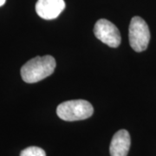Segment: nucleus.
Returning a JSON list of instances; mask_svg holds the SVG:
<instances>
[{
  "instance_id": "nucleus-2",
  "label": "nucleus",
  "mask_w": 156,
  "mask_h": 156,
  "mask_svg": "<svg viewBox=\"0 0 156 156\" xmlns=\"http://www.w3.org/2000/svg\"><path fill=\"white\" fill-rule=\"evenodd\" d=\"M93 113V106L85 100L67 101L59 104L56 108L58 117L66 122L86 120L92 116Z\"/></svg>"
},
{
  "instance_id": "nucleus-5",
  "label": "nucleus",
  "mask_w": 156,
  "mask_h": 156,
  "mask_svg": "<svg viewBox=\"0 0 156 156\" xmlns=\"http://www.w3.org/2000/svg\"><path fill=\"white\" fill-rule=\"evenodd\" d=\"M64 9V0H37L36 4V11L37 15L45 20L55 19Z\"/></svg>"
},
{
  "instance_id": "nucleus-1",
  "label": "nucleus",
  "mask_w": 156,
  "mask_h": 156,
  "mask_svg": "<svg viewBox=\"0 0 156 156\" xmlns=\"http://www.w3.org/2000/svg\"><path fill=\"white\" fill-rule=\"evenodd\" d=\"M56 65V60L53 56H36L23 64L20 74L25 83H35L52 75Z\"/></svg>"
},
{
  "instance_id": "nucleus-3",
  "label": "nucleus",
  "mask_w": 156,
  "mask_h": 156,
  "mask_svg": "<svg viewBox=\"0 0 156 156\" xmlns=\"http://www.w3.org/2000/svg\"><path fill=\"white\" fill-rule=\"evenodd\" d=\"M128 38L131 48L136 52L147 50L150 41V31L145 20L140 17L131 19L128 30Z\"/></svg>"
},
{
  "instance_id": "nucleus-4",
  "label": "nucleus",
  "mask_w": 156,
  "mask_h": 156,
  "mask_svg": "<svg viewBox=\"0 0 156 156\" xmlns=\"http://www.w3.org/2000/svg\"><path fill=\"white\" fill-rule=\"evenodd\" d=\"M95 37L111 48H117L122 41L121 34L116 26L107 19H100L94 26Z\"/></svg>"
},
{
  "instance_id": "nucleus-6",
  "label": "nucleus",
  "mask_w": 156,
  "mask_h": 156,
  "mask_svg": "<svg viewBox=\"0 0 156 156\" xmlns=\"http://www.w3.org/2000/svg\"><path fill=\"white\" fill-rule=\"evenodd\" d=\"M130 145L131 138L128 131L126 129H121L117 131L110 142V156H127Z\"/></svg>"
},
{
  "instance_id": "nucleus-7",
  "label": "nucleus",
  "mask_w": 156,
  "mask_h": 156,
  "mask_svg": "<svg viewBox=\"0 0 156 156\" xmlns=\"http://www.w3.org/2000/svg\"><path fill=\"white\" fill-rule=\"evenodd\" d=\"M20 156H46V153L38 147H29L20 153Z\"/></svg>"
},
{
  "instance_id": "nucleus-8",
  "label": "nucleus",
  "mask_w": 156,
  "mask_h": 156,
  "mask_svg": "<svg viewBox=\"0 0 156 156\" xmlns=\"http://www.w3.org/2000/svg\"><path fill=\"white\" fill-rule=\"evenodd\" d=\"M6 0H0V7L1 6H3L5 4Z\"/></svg>"
}]
</instances>
